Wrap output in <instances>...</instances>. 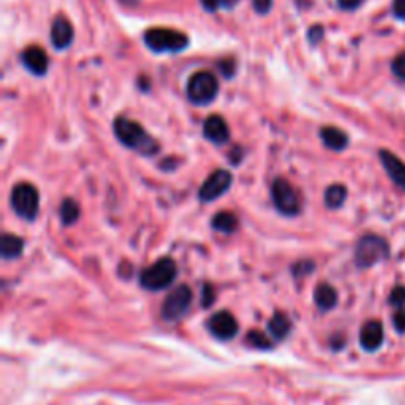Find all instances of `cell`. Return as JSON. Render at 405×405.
<instances>
[{
  "mask_svg": "<svg viewBox=\"0 0 405 405\" xmlns=\"http://www.w3.org/2000/svg\"><path fill=\"white\" fill-rule=\"evenodd\" d=\"M113 131H115L117 139L121 140L126 149H133V151H137L139 154L153 156V154L160 151V144L137 121H133V119H126V117L115 119Z\"/></svg>",
  "mask_w": 405,
  "mask_h": 405,
  "instance_id": "obj_1",
  "label": "cell"
},
{
  "mask_svg": "<svg viewBox=\"0 0 405 405\" xmlns=\"http://www.w3.org/2000/svg\"><path fill=\"white\" fill-rule=\"evenodd\" d=\"M142 40L149 50L156 54H170V52H182L188 48V36L184 32L172 28H151L144 32Z\"/></svg>",
  "mask_w": 405,
  "mask_h": 405,
  "instance_id": "obj_2",
  "label": "cell"
},
{
  "mask_svg": "<svg viewBox=\"0 0 405 405\" xmlns=\"http://www.w3.org/2000/svg\"><path fill=\"white\" fill-rule=\"evenodd\" d=\"M176 275H178L176 263L168 257H162L140 273V287H144L149 291H160V289L170 287L176 279Z\"/></svg>",
  "mask_w": 405,
  "mask_h": 405,
  "instance_id": "obj_3",
  "label": "cell"
},
{
  "mask_svg": "<svg viewBox=\"0 0 405 405\" xmlns=\"http://www.w3.org/2000/svg\"><path fill=\"white\" fill-rule=\"evenodd\" d=\"M10 204L12 210L24 218V220H36L38 211H40V194L38 188L30 182H20L16 184L10 192Z\"/></svg>",
  "mask_w": 405,
  "mask_h": 405,
  "instance_id": "obj_4",
  "label": "cell"
},
{
  "mask_svg": "<svg viewBox=\"0 0 405 405\" xmlns=\"http://www.w3.org/2000/svg\"><path fill=\"white\" fill-rule=\"evenodd\" d=\"M390 257V245L388 241L379 236H364L354 252V261L358 267H372Z\"/></svg>",
  "mask_w": 405,
  "mask_h": 405,
  "instance_id": "obj_5",
  "label": "cell"
},
{
  "mask_svg": "<svg viewBox=\"0 0 405 405\" xmlns=\"http://www.w3.org/2000/svg\"><path fill=\"white\" fill-rule=\"evenodd\" d=\"M220 84L216 79V75L210 71H198L190 77V82L186 85V93L188 99L196 105H208L214 99L218 97Z\"/></svg>",
  "mask_w": 405,
  "mask_h": 405,
  "instance_id": "obj_6",
  "label": "cell"
},
{
  "mask_svg": "<svg viewBox=\"0 0 405 405\" xmlns=\"http://www.w3.org/2000/svg\"><path fill=\"white\" fill-rule=\"evenodd\" d=\"M273 204L283 216H296L301 211V198L296 194L291 182L285 178H277L271 186Z\"/></svg>",
  "mask_w": 405,
  "mask_h": 405,
  "instance_id": "obj_7",
  "label": "cell"
},
{
  "mask_svg": "<svg viewBox=\"0 0 405 405\" xmlns=\"http://www.w3.org/2000/svg\"><path fill=\"white\" fill-rule=\"evenodd\" d=\"M192 305V289L180 285L168 294L162 303V319L164 321H180Z\"/></svg>",
  "mask_w": 405,
  "mask_h": 405,
  "instance_id": "obj_8",
  "label": "cell"
},
{
  "mask_svg": "<svg viewBox=\"0 0 405 405\" xmlns=\"http://www.w3.org/2000/svg\"><path fill=\"white\" fill-rule=\"evenodd\" d=\"M232 186V174L227 170H216L211 172L210 176L206 178V182L200 186V200L202 202H214L216 198H220L222 194H225Z\"/></svg>",
  "mask_w": 405,
  "mask_h": 405,
  "instance_id": "obj_9",
  "label": "cell"
},
{
  "mask_svg": "<svg viewBox=\"0 0 405 405\" xmlns=\"http://www.w3.org/2000/svg\"><path fill=\"white\" fill-rule=\"evenodd\" d=\"M238 321H236L234 314L227 312V310H222V312L211 314L210 321H208V330H210L216 338H220V340H232L234 336L238 335Z\"/></svg>",
  "mask_w": 405,
  "mask_h": 405,
  "instance_id": "obj_10",
  "label": "cell"
},
{
  "mask_svg": "<svg viewBox=\"0 0 405 405\" xmlns=\"http://www.w3.org/2000/svg\"><path fill=\"white\" fill-rule=\"evenodd\" d=\"M22 64L34 75H44L48 71V66H50L48 56H46V52H44L40 46H30V48H26L22 52Z\"/></svg>",
  "mask_w": 405,
  "mask_h": 405,
  "instance_id": "obj_11",
  "label": "cell"
},
{
  "mask_svg": "<svg viewBox=\"0 0 405 405\" xmlns=\"http://www.w3.org/2000/svg\"><path fill=\"white\" fill-rule=\"evenodd\" d=\"M384 342V326L379 321L366 322L360 330V346L366 352H376Z\"/></svg>",
  "mask_w": 405,
  "mask_h": 405,
  "instance_id": "obj_12",
  "label": "cell"
},
{
  "mask_svg": "<svg viewBox=\"0 0 405 405\" xmlns=\"http://www.w3.org/2000/svg\"><path fill=\"white\" fill-rule=\"evenodd\" d=\"M204 137L211 140L214 144H224L229 139V126L225 123L224 117L211 115L204 121Z\"/></svg>",
  "mask_w": 405,
  "mask_h": 405,
  "instance_id": "obj_13",
  "label": "cell"
},
{
  "mask_svg": "<svg viewBox=\"0 0 405 405\" xmlns=\"http://www.w3.org/2000/svg\"><path fill=\"white\" fill-rule=\"evenodd\" d=\"M379 160L386 168L388 176L391 180L395 182L402 190H405V162L402 158H397L395 154L390 153V151H379Z\"/></svg>",
  "mask_w": 405,
  "mask_h": 405,
  "instance_id": "obj_14",
  "label": "cell"
},
{
  "mask_svg": "<svg viewBox=\"0 0 405 405\" xmlns=\"http://www.w3.org/2000/svg\"><path fill=\"white\" fill-rule=\"evenodd\" d=\"M73 42V26L66 16H57L52 24V44L56 50H66Z\"/></svg>",
  "mask_w": 405,
  "mask_h": 405,
  "instance_id": "obj_15",
  "label": "cell"
},
{
  "mask_svg": "<svg viewBox=\"0 0 405 405\" xmlns=\"http://www.w3.org/2000/svg\"><path fill=\"white\" fill-rule=\"evenodd\" d=\"M321 139L332 151H344L348 147V135L336 126H324L321 131Z\"/></svg>",
  "mask_w": 405,
  "mask_h": 405,
  "instance_id": "obj_16",
  "label": "cell"
},
{
  "mask_svg": "<svg viewBox=\"0 0 405 405\" xmlns=\"http://www.w3.org/2000/svg\"><path fill=\"white\" fill-rule=\"evenodd\" d=\"M314 303H317V307L321 308V310L335 308L336 303H338V293H336L335 287L332 285H326V283L319 285L317 291H314Z\"/></svg>",
  "mask_w": 405,
  "mask_h": 405,
  "instance_id": "obj_17",
  "label": "cell"
},
{
  "mask_svg": "<svg viewBox=\"0 0 405 405\" xmlns=\"http://www.w3.org/2000/svg\"><path fill=\"white\" fill-rule=\"evenodd\" d=\"M291 328H293V322H291V319L285 312H275L271 317V321H269V332L273 335L275 340L287 338L289 332H291Z\"/></svg>",
  "mask_w": 405,
  "mask_h": 405,
  "instance_id": "obj_18",
  "label": "cell"
},
{
  "mask_svg": "<svg viewBox=\"0 0 405 405\" xmlns=\"http://www.w3.org/2000/svg\"><path fill=\"white\" fill-rule=\"evenodd\" d=\"M22 249H24V241L18 238V236H12V234H4L2 236L0 253H2L4 259H16V257H20Z\"/></svg>",
  "mask_w": 405,
  "mask_h": 405,
  "instance_id": "obj_19",
  "label": "cell"
},
{
  "mask_svg": "<svg viewBox=\"0 0 405 405\" xmlns=\"http://www.w3.org/2000/svg\"><path fill=\"white\" fill-rule=\"evenodd\" d=\"M238 218L232 214V211H218L214 218H211V227L216 232H222V234H234L238 229Z\"/></svg>",
  "mask_w": 405,
  "mask_h": 405,
  "instance_id": "obj_20",
  "label": "cell"
},
{
  "mask_svg": "<svg viewBox=\"0 0 405 405\" xmlns=\"http://www.w3.org/2000/svg\"><path fill=\"white\" fill-rule=\"evenodd\" d=\"M346 188L342 186V184H332V186H328L326 188V192H324V202H326V206L328 208H340L342 204H344V200H346Z\"/></svg>",
  "mask_w": 405,
  "mask_h": 405,
  "instance_id": "obj_21",
  "label": "cell"
},
{
  "mask_svg": "<svg viewBox=\"0 0 405 405\" xmlns=\"http://www.w3.org/2000/svg\"><path fill=\"white\" fill-rule=\"evenodd\" d=\"M77 218H79V206H77V202L71 200V198H66V200L62 202V206H59V220H62V224H75Z\"/></svg>",
  "mask_w": 405,
  "mask_h": 405,
  "instance_id": "obj_22",
  "label": "cell"
},
{
  "mask_svg": "<svg viewBox=\"0 0 405 405\" xmlns=\"http://www.w3.org/2000/svg\"><path fill=\"white\" fill-rule=\"evenodd\" d=\"M245 342L253 346V348L257 350H269L273 348V342H271V338L263 332H259V330H252L249 335L245 336Z\"/></svg>",
  "mask_w": 405,
  "mask_h": 405,
  "instance_id": "obj_23",
  "label": "cell"
},
{
  "mask_svg": "<svg viewBox=\"0 0 405 405\" xmlns=\"http://www.w3.org/2000/svg\"><path fill=\"white\" fill-rule=\"evenodd\" d=\"M202 6L208 10V12H216L220 8H234L238 4L239 0H200Z\"/></svg>",
  "mask_w": 405,
  "mask_h": 405,
  "instance_id": "obj_24",
  "label": "cell"
},
{
  "mask_svg": "<svg viewBox=\"0 0 405 405\" xmlns=\"http://www.w3.org/2000/svg\"><path fill=\"white\" fill-rule=\"evenodd\" d=\"M391 71H393V75H395L397 79H404L405 82V52H402L399 56L393 59Z\"/></svg>",
  "mask_w": 405,
  "mask_h": 405,
  "instance_id": "obj_25",
  "label": "cell"
},
{
  "mask_svg": "<svg viewBox=\"0 0 405 405\" xmlns=\"http://www.w3.org/2000/svg\"><path fill=\"white\" fill-rule=\"evenodd\" d=\"M390 303L391 305H395V307H399V308L404 307L405 305V287H402V285H399V287H395V289L391 291Z\"/></svg>",
  "mask_w": 405,
  "mask_h": 405,
  "instance_id": "obj_26",
  "label": "cell"
},
{
  "mask_svg": "<svg viewBox=\"0 0 405 405\" xmlns=\"http://www.w3.org/2000/svg\"><path fill=\"white\" fill-rule=\"evenodd\" d=\"M214 301H216V291H214V287H211L210 283H206L204 289H202V305L204 307H211Z\"/></svg>",
  "mask_w": 405,
  "mask_h": 405,
  "instance_id": "obj_27",
  "label": "cell"
},
{
  "mask_svg": "<svg viewBox=\"0 0 405 405\" xmlns=\"http://www.w3.org/2000/svg\"><path fill=\"white\" fill-rule=\"evenodd\" d=\"M393 326H395L397 332H405V308H399L393 314Z\"/></svg>",
  "mask_w": 405,
  "mask_h": 405,
  "instance_id": "obj_28",
  "label": "cell"
},
{
  "mask_svg": "<svg viewBox=\"0 0 405 405\" xmlns=\"http://www.w3.org/2000/svg\"><path fill=\"white\" fill-rule=\"evenodd\" d=\"M273 6V0H253V8L259 12V15H267Z\"/></svg>",
  "mask_w": 405,
  "mask_h": 405,
  "instance_id": "obj_29",
  "label": "cell"
},
{
  "mask_svg": "<svg viewBox=\"0 0 405 405\" xmlns=\"http://www.w3.org/2000/svg\"><path fill=\"white\" fill-rule=\"evenodd\" d=\"M220 70L224 73L225 77H232L234 71H236V64L232 59H225V62H220Z\"/></svg>",
  "mask_w": 405,
  "mask_h": 405,
  "instance_id": "obj_30",
  "label": "cell"
},
{
  "mask_svg": "<svg viewBox=\"0 0 405 405\" xmlns=\"http://www.w3.org/2000/svg\"><path fill=\"white\" fill-rule=\"evenodd\" d=\"M393 15L399 20H405V0H393Z\"/></svg>",
  "mask_w": 405,
  "mask_h": 405,
  "instance_id": "obj_31",
  "label": "cell"
},
{
  "mask_svg": "<svg viewBox=\"0 0 405 405\" xmlns=\"http://www.w3.org/2000/svg\"><path fill=\"white\" fill-rule=\"evenodd\" d=\"M362 2L364 0H338V6L342 10H356Z\"/></svg>",
  "mask_w": 405,
  "mask_h": 405,
  "instance_id": "obj_32",
  "label": "cell"
},
{
  "mask_svg": "<svg viewBox=\"0 0 405 405\" xmlns=\"http://www.w3.org/2000/svg\"><path fill=\"white\" fill-rule=\"evenodd\" d=\"M293 271H294V275H303V273H310L312 271V263L310 261H307V263H296V265L293 267Z\"/></svg>",
  "mask_w": 405,
  "mask_h": 405,
  "instance_id": "obj_33",
  "label": "cell"
},
{
  "mask_svg": "<svg viewBox=\"0 0 405 405\" xmlns=\"http://www.w3.org/2000/svg\"><path fill=\"white\" fill-rule=\"evenodd\" d=\"M308 38H310V42H312V44L321 42V38H322V28H321V26H312V28H310V36H308Z\"/></svg>",
  "mask_w": 405,
  "mask_h": 405,
  "instance_id": "obj_34",
  "label": "cell"
}]
</instances>
